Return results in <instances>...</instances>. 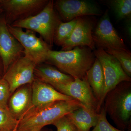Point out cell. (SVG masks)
I'll use <instances>...</instances> for the list:
<instances>
[{
  "instance_id": "cell-5",
  "label": "cell",
  "mask_w": 131,
  "mask_h": 131,
  "mask_svg": "<svg viewBox=\"0 0 131 131\" xmlns=\"http://www.w3.org/2000/svg\"><path fill=\"white\" fill-rule=\"evenodd\" d=\"M10 33L24 47V54L28 55L37 65L45 62L51 47L34 32L7 25Z\"/></svg>"
},
{
  "instance_id": "cell-2",
  "label": "cell",
  "mask_w": 131,
  "mask_h": 131,
  "mask_svg": "<svg viewBox=\"0 0 131 131\" xmlns=\"http://www.w3.org/2000/svg\"><path fill=\"white\" fill-rule=\"evenodd\" d=\"M92 50L86 46H77L68 51H49L45 62L74 78L82 79L95 60Z\"/></svg>"
},
{
  "instance_id": "cell-19",
  "label": "cell",
  "mask_w": 131,
  "mask_h": 131,
  "mask_svg": "<svg viewBox=\"0 0 131 131\" xmlns=\"http://www.w3.org/2000/svg\"><path fill=\"white\" fill-rule=\"evenodd\" d=\"M77 18L68 22L61 21L57 27L54 38V43L58 46H62L70 37L74 29Z\"/></svg>"
},
{
  "instance_id": "cell-10",
  "label": "cell",
  "mask_w": 131,
  "mask_h": 131,
  "mask_svg": "<svg viewBox=\"0 0 131 131\" xmlns=\"http://www.w3.org/2000/svg\"><path fill=\"white\" fill-rule=\"evenodd\" d=\"M51 86L61 93L79 101L84 107L96 112L98 102L86 76L82 79L75 78L72 81L52 84Z\"/></svg>"
},
{
  "instance_id": "cell-1",
  "label": "cell",
  "mask_w": 131,
  "mask_h": 131,
  "mask_svg": "<svg viewBox=\"0 0 131 131\" xmlns=\"http://www.w3.org/2000/svg\"><path fill=\"white\" fill-rule=\"evenodd\" d=\"M77 100L55 102L41 106L31 108L21 119L18 120L16 131L42 130L52 125L56 121L83 107Z\"/></svg>"
},
{
  "instance_id": "cell-27",
  "label": "cell",
  "mask_w": 131,
  "mask_h": 131,
  "mask_svg": "<svg viewBox=\"0 0 131 131\" xmlns=\"http://www.w3.org/2000/svg\"><path fill=\"white\" fill-rule=\"evenodd\" d=\"M127 31L129 36L131 37V19L129 18L127 22Z\"/></svg>"
},
{
  "instance_id": "cell-24",
  "label": "cell",
  "mask_w": 131,
  "mask_h": 131,
  "mask_svg": "<svg viewBox=\"0 0 131 131\" xmlns=\"http://www.w3.org/2000/svg\"><path fill=\"white\" fill-rule=\"evenodd\" d=\"M57 131H78L74 124L67 115L56 121L52 124Z\"/></svg>"
},
{
  "instance_id": "cell-25",
  "label": "cell",
  "mask_w": 131,
  "mask_h": 131,
  "mask_svg": "<svg viewBox=\"0 0 131 131\" xmlns=\"http://www.w3.org/2000/svg\"><path fill=\"white\" fill-rule=\"evenodd\" d=\"M11 95L9 84L3 78L0 80V106L8 107V103Z\"/></svg>"
},
{
  "instance_id": "cell-30",
  "label": "cell",
  "mask_w": 131,
  "mask_h": 131,
  "mask_svg": "<svg viewBox=\"0 0 131 131\" xmlns=\"http://www.w3.org/2000/svg\"><path fill=\"white\" fill-rule=\"evenodd\" d=\"M41 130H35L31 131H40Z\"/></svg>"
},
{
  "instance_id": "cell-15",
  "label": "cell",
  "mask_w": 131,
  "mask_h": 131,
  "mask_svg": "<svg viewBox=\"0 0 131 131\" xmlns=\"http://www.w3.org/2000/svg\"><path fill=\"white\" fill-rule=\"evenodd\" d=\"M16 90L9 98L8 107L16 119H21L32 105L31 84L22 86Z\"/></svg>"
},
{
  "instance_id": "cell-29",
  "label": "cell",
  "mask_w": 131,
  "mask_h": 131,
  "mask_svg": "<svg viewBox=\"0 0 131 131\" xmlns=\"http://www.w3.org/2000/svg\"><path fill=\"white\" fill-rule=\"evenodd\" d=\"M40 131H52L51 129H42Z\"/></svg>"
},
{
  "instance_id": "cell-7",
  "label": "cell",
  "mask_w": 131,
  "mask_h": 131,
  "mask_svg": "<svg viewBox=\"0 0 131 131\" xmlns=\"http://www.w3.org/2000/svg\"><path fill=\"white\" fill-rule=\"evenodd\" d=\"M48 0H0L5 20L11 25L15 21L38 14L47 5Z\"/></svg>"
},
{
  "instance_id": "cell-17",
  "label": "cell",
  "mask_w": 131,
  "mask_h": 131,
  "mask_svg": "<svg viewBox=\"0 0 131 131\" xmlns=\"http://www.w3.org/2000/svg\"><path fill=\"white\" fill-rule=\"evenodd\" d=\"M86 76L98 102L96 112L99 113L101 108V101L105 90V82L101 64L96 58L93 64L87 72Z\"/></svg>"
},
{
  "instance_id": "cell-23",
  "label": "cell",
  "mask_w": 131,
  "mask_h": 131,
  "mask_svg": "<svg viewBox=\"0 0 131 131\" xmlns=\"http://www.w3.org/2000/svg\"><path fill=\"white\" fill-rule=\"evenodd\" d=\"M106 114L102 106L99 113L98 122L91 131H125L119 130L112 125L107 121Z\"/></svg>"
},
{
  "instance_id": "cell-11",
  "label": "cell",
  "mask_w": 131,
  "mask_h": 131,
  "mask_svg": "<svg viewBox=\"0 0 131 131\" xmlns=\"http://www.w3.org/2000/svg\"><path fill=\"white\" fill-rule=\"evenodd\" d=\"M54 7L60 18L65 22L78 17L102 14L97 5L89 1L57 0L54 2Z\"/></svg>"
},
{
  "instance_id": "cell-26",
  "label": "cell",
  "mask_w": 131,
  "mask_h": 131,
  "mask_svg": "<svg viewBox=\"0 0 131 131\" xmlns=\"http://www.w3.org/2000/svg\"><path fill=\"white\" fill-rule=\"evenodd\" d=\"M4 75V68L1 59L0 58V80L2 78Z\"/></svg>"
},
{
  "instance_id": "cell-18",
  "label": "cell",
  "mask_w": 131,
  "mask_h": 131,
  "mask_svg": "<svg viewBox=\"0 0 131 131\" xmlns=\"http://www.w3.org/2000/svg\"><path fill=\"white\" fill-rule=\"evenodd\" d=\"M74 124L78 131H90L98 122L99 113L84 106L67 115Z\"/></svg>"
},
{
  "instance_id": "cell-31",
  "label": "cell",
  "mask_w": 131,
  "mask_h": 131,
  "mask_svg": "<svg viewBox=\"0 0 131 131\" xmlns=\"http://www.w3.org/2000/svg\"></svg>"
},
{
  "instance_id": "cell-8",
  "label": "cell",
  "mask_w": 131,
  "mask_h": 131,
  "mask_svg": "<svg viewBox=\"0 0 131 131\" xmlns=\"http://www.w3.org/2000/svg\"><path fill=\"white\" fill-rule=\"evenodd\" d=\"M37 65L26 54L10 65L3 78L9 84L11 95L22 86L32 83L35 80L34 70Z\"/></svg>"
},
{
  "instance_id": "cell-3",
  "label": "cell",
  "mask_w": 131,
  "mask_h": 131,
  "mask_svg": "<svg viewBox=\"0 0 131 131\" xmlns=\"http://www.w3.org/2000/svg\"><path fill=\"white\" fill-rule=\"evenodd\" d=\"M131 82L120 83L106 95L102 106L121 130L131 131Z\"/></svg>"
},
{
  "instance_id": "cell-21",
  "label": "cell",
  "mask_w": 131,
  "mask_h": 131,
  "mask_svg": "<svg viewBox=\"0 0 131 131\" xmlns=\"http://www.w3.org/2000/svg\"><path fill=\"white\" fill-rule=\"evenodd\" d=\"M106 52L112 55L118 61L123 70L127 75L131 76V53L130 51L120 50L106 49Z\"/></svg>"
},
{
  "instance_id": "cell-28",
  "label": "cell",
  "mask_w": 131,
  "mask_h": 131,
  "mask_svg": "<svg viewBox=\"0 0 131 131\" xmlns=\"http://www.w3.org/2000/svg\"><path fill=\"white\" fill-rule=\"evenodd\" d=\"M3 12V9L2 8V7L0 5V14L2 13Z\"/></svg>"
},
{
  "instance_id": "cell-4",
  "label": "cell",
  "mask_w": 131,
  "mask_h": 131,
  "mask_svg": "<svg viewBox=\"0 0 131 131\" xmlns=\"http://www.w3.org/2000/svg\"><path fill=\"white\" fill-rule=\"evenodd\" d=\"M54 7V1L50 0L38 14L29 18L15 21L11 26L25 28L40 34L43 40L51 47L58 26L61 22Z\"/></svg>"
},
{
  "instance_id": "cell-14",
  "label": "cell",
  "mask_w": 131,
  "mask_h": 131,
  "mask_svg": "<svg viewBox=\"0 0 131 131\" xmlns=\"http://www.w3.org/2000/svg\"><path fill=\"white\" fill-rule=\"evenodd\" d=\"M31 88L32 105L31 108L45 105L58 101L74 100L72 97L57 91L50 84L35 78L31 84Z\"/></svg>"
},
{
  "instance_id": "cell-20",
  "label": "cell",
  "mask_w": 131,
  "mask_h": 131,
  "mask_svg": "<svg viewBox=\"0 0 131 131\" xmlns=\"http://www.w3.org/2000/svg\"><path fill=\"white\" fill-rule=\"evenodd\" d=\"M108 2L118 20L130 17L131 0H112Z\"/></svg>"
},
{
  "instance_id": "cell-12",
  "label": "cell",
  "mask_w": 131,
  "mask_h": 131,
  "mask_svg": "<svg viewBox=\"0 0 131 131\" xmlns=\"http://www.w3.org/2000/svg\"><path fill=\"white\" fill-rule=\"evenodd\" d=\"M24 51L21 44L9 31L4 15L0 14V58L4 74L14 62L23 56Z\"/></svg>"
},
{
  "instance_id": "cell-22",
  "label": "cell",
  "mask_w": 131,
  "mask_h": 131,
  "mask_svg": "<svg viewBox=\"0 0 131 131\" xmlns=\"http://www.w3.org/2000/svg\"><path fill=\"white\" fill-rule=\"evenodd\" d=\"M18 123L8 107L0 106V131H16Z\"/></svg>"
},
{
  "instance_id": "cell-9",
  "label": "cell",
  "mask_w": 131,
  "mask_h": 131,
  "mask_svg": "<svg viewBox=\"0 0 131 131\" xmlns=\"http://www.w3.org/2000/svg\"><path fill=\"white\" fill-rule=\"evenodd\" d=\"M93 38L98 48L129 51L111 23L108 10H106L97 24L93 32Z\"/></svg>"
},
{
  "instance_id": "cell-6",
  "label": "cell",
  "mask_w": 131,
  "mask_h": 131,
  "mask_svg": "<svg viewBox=\"0 0 131 131\" xmlns=\"http://www.w3.org/2000/svg\"><path fill=\"white\" fill-rule=\"evenodd\" d=\"M94 54L101 64L105 78V90L100 103L101 108L108 92L122 82H131V78L125 73L118 61L104 49L98 48Z\"/></svg>"
},
{
  "instance_id": "cell-16",
  "label": "cell",
  "mask_w": 131,
  "mask_h": 131,
  "mask_svg": "<svg viewBox=\"0 0 131 131\" xmlns=\"http://www.w3.org/2000/svg\"><path fill=\"white\" fill-rule=\"evenodd\" d=\"M34 74L35 79L50 85L66 83L74 80L72 77L62 73L49 64H38L35 68Z\"/></svg>"
},
{
  "instance_id": "cell-13",
  "label": "cell",
  "mask_w": 131,
  "mask_h": 131,
  "mask_svg": "<svg viewBox=\"0 0 131 131\" xmlns=\"http://www.w3.org/2000/svg\"><path fill=\"white\" fill-rule=\"evenodd\" d=\"M93 21L84 16L77 18L74 29L68 40L62 45V51L71 50L77 46H86L91 50L95 49L93 40Z\"/></svg>"
}]
</instances>
